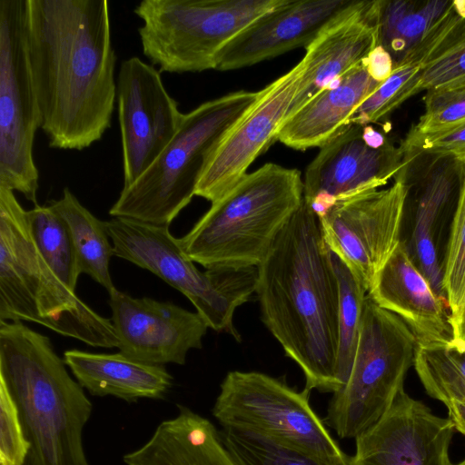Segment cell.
Here are the masks:
<instances>
[{
  "label": "cell",
  "instance_id": "ffe728a7",
  "mask_svg": "<svg viewBox=\"0 0 465 465\" xmlns=\"http://www.w3.org/2000/svg\"><path fill=\"white\" fill-rule=\"evenodd\" d=\"M377 14L378 0H354L305 48L304 71L286 118L361 64L378 46Z\"/></svg>",
  "mask_w": 465,
  "mask_h": 465
},
{
  "label": "cell",
  "instance_id": "cb8c5ba5",
  "mask_svg": "<svg viewBox=\"0 0 465 465\" xmlns=\"http://www.w3.org/2000/svg\"><path fill=\"white\" fill-rule=\"evenodd\" d=\"M64 361L91 395L114 396L126 401L163 399L173 378L163 365L149 364L124 354L66 350Z\"/></svg>",
  "mask_w": 465,
  "mask_h": 465
},
{
  "label": "cell",
  "instance_id": "ab89813d",
  "mask_svg": "<svg viewBox=\"0 0 465 465\" xmlns=\"http://www.w3.org/2000/svg\"><path fill=\"white\" fill-rule=\"evenodd\" d=\"M454 346L460 349L461 351H465V341H461L459 339H453L450 341Z\"/></svg>",
  "mask_w": 465,
  "mask_h": 465
},
{
  "label": "cell",
  "instance_id": "7a4b0ae2",
  "mask_svg": "<svg viewBox=\"0 0 465 465\" xmlns=\"http://www.w3.org/2000/svg\"><path fill=\"white\" fill-rule=\"evenodd\" d=\"M262 321L305 377V387L335 392L339 282L319 217L304 199L258 266Z\"/></svg>",
  "mask_w": 465,
  "mask_h": 465
},
{
  "label": "cell",
  "instance_id": "74e56055",
  "mask_svg": "<svg viewBox=\"0 0 465 465\" xmlns=\"http://www.w3.org/2000/svg\"><path fill=\"white\" fill-rule=\"evenodd\" d=\"M446 406L448 418L453 422L455 430L465 435V402L451 401Z\"/></svg>",
  "mask_w": 465,
  "mask_h": 465
},
{
  "label": "cell",
  "instance_id": "f35d334b",
  "mask_svg": "<svg viewBox=\"0 0 465 465\" xmlns=\"http://www.w3.org/2000/svg\"><path fill=\"white\" fill-rule=\"evenodd\" d=\"M454 339L465 341V296L458 312L450 316Z\"/></svg>",
  "mask_w": 465,
  "mask_h": 465
},
{
  "label": "cell",
  "instance_id": "7402d4cb",
  "mask_svg": "<svg viewBox=\"0 0 465 465\" xmlns=\"http://www.w3.org/2000/svg\"><path fill=\"white\" fill-rule=\"evenodd\" d=\"M381 84L363 61L286 118L275 140L295 150L320 148L349 124L357 107Z\"/></svg>",
  "mask_w": 465,
  "mask_h": 465
},
{
  "label": "cell",
  "instance_id": "9a60e30c",
  "mask_svg": "<svg viewBox=\"0 0 465 465\" xmlns=\"http://www.w3.org/2000/svg\"><path fill=\"white\" fill-rule=\"evenodd\" d=\"M116 94L124 187H127L165 149L183 114L167 92L160 71L136 56L121 64Z\"/></svg>",
  "mask_w": 465,
  "mask_h": 465
},
{
  "label": "cell",
  "instance_id": "8d00e7d4",
  "mask_svg": "<svg viewBox=\"0 0 465 465\" xmlns=\"http://www.w3.org/2000/svg\"><path fill=\"white\" fill-rule=\"evenodd\" d=\"M364 63L371 76L380 83L387 80L394 70L391 54L379 45L371 51Z\"/></svg>",
  "mask_w": 465,
  "mask_h": 465
},
{
  "label": "cell",
  "instance_id": "4fadbf2b",
  "mask_svg": "<svg viewBox=\"0 0 465 465\" xmlns=\"http://www.w3.org/2000/svg\"><path fill=\"white\" fill-rule=\"evenodd\" d=\"M402 153V163L394 177L405 184L404 216L411 225L410 240L402 242L436 293L447 300L438 245L442 226L455 211L465 163L449 155Z\"/></svg>",
  "mask_w": 465,
  "mask_h": 465
},
{
  "label": "cell",
  "instance_id": "83f0119b",
  "mask_svg": "<svg viewBox=\"0 0 465 465\" xmlns=\"http://www.w3.org/2000/svg\"><path fill=\"white\" fill-rule=\"evenodd\" d=\"M28 223L35 245L48 266L64 285L75 292L81 272L64 219L51 205H35L28 211Z\"/></svg>",
  "mask_w": 465,
  "mask_h": 465
},
{
  "label": "cell",
  "instance_id": "603a6c76",
  "mask_svg": "<svg viewBox=\"0 0 465 465\" xmlns=\"http://www.w3.org/2000/svg\"><path fill=\"white\" fill-rule=\"evenodd\" d=\"M126 465H241L214 424L190 408L162 421L139 449L123 457Z\"/></svg>",
  "mask_w": 465,
  "mask_h": 465
},
{
  "label": "cell",
  "instance_id": "1f68e13d",
  "mask_svg": "<svg viewBox=\"0 0 465 465\" xmlns=\"http://www.w3.org/2000/svg\"><path fill=\"white\" fill-rule=\"evenodd\" d=\"M442 266L443 288L451 316L458 312L465 296V170Z\"/></svg>",
  "mask_w": 465,
  "mask_h": 465
},
{
  "label": "cell",
  "instance_id": "d4e9b609",
  "mask_svg": "<svg viewBox=\"0 0 465 465\" xmlns=\"http://www.w3.org/2000/svg\"><path fill=\"white\" fill-rule=\"evenodd\" d=\"M453 1L378 0V45L394 66L407 58L452 6Z\"/></svg>",
  "mask_w": 465,
  "mask_h": 465
},
{
  "label": "cell",
  "instance_id": "5b68a950",
  "mask_svg": "<svg viewBox=\"0 0 465 465\" xmlns=\"http://www.w3.org/2000/svg\"><path fill=\"white\" fill-rule=\"evenodd\" d=\"M0 321L33 322L93 347L119 346L112 321L91 309L48 266L32 237L28 211L2 185Z\"/></svg>",
  "mask_w": 465,
  "mask_h": 465
},
{
  "label": "cell",
  "instance_id": "60d3db41",
  "mask_svg": "<svg viewBox=\"0 0 465 465\" xmlns=\"http://www.w3.org/2000/svg\"><path fill=\"white\" fill-rule=\"evenodd\" d=\"M24 465H36L31 450Z\"/></svg>",
  "mask_w": 465,
  "mask_h": 465
},
{
  "label": "cell",
  "instance_id": "836d02e7",
  "mask_svg": "<svg viewBox=\"0 0 465 465\" xmlns=\"http://www.w3.org/2000/svg\"><path fill=\"white\" fill-rule=\"evenodd\" d=\"M423 101L424 113L405 140L432 134L465 120V86L430 89Z\"/></svg>",
  "mask_w": 465,
  "mask_h": 465
},
{
  "label": "cell",
  "instance_id": "277c9868",
  "mask_svg": "<svg viewBox=\"0 0 465 465\" xmlns=\"http://www.w3.org/2000/svg\"><path fill=\"white\" fill-rule=\"evenodd\" d=\"M302 202L300 171L265 163L212 203L180 244L205 269L258 267Z\"/></svg>",
  "mask_w": 465,
  "mask_h": 465
},
{
  "label": "cell",
  "instance_id": "f546056e",
  "mask_svg": "<svg viewBox=\"0 0 465 465\" xmlns=\"http://www.w3.org/2000/svg\"><path fill=\"white\" fill-rule=\"evenodd\" d=\"M461 86H465V17L457 11L445 36L421 64L418 91Z\"/></svg>",
  "mask_w": 465,
  "mask_h": 465
},
{
  "label": "cell",
  "instance_id": "ac0fdd59",
  "mask_svg": "<svg viewBox=\"0 0 465 465\" xmlns=\"http://www.w3.org/2000/svg\"><path fill=\"white\" fill-rule=\"evenodd\" d=\"M109 305L120 352L149 364H184L190 350L202 348L209 328L197 312L117 289L109 294Z\"/></svg>",
  "mask_w": 465,
  "mask_h": 465
},
{
  "label": "cell",
  "instance_id": "9c48e42d",
  "mask_svg": "<svg viewBox=\"0 0 465 465\" xmlns=\"http://www.w3.org/2000/svg\"><path fill=\"white\" fill-rule=\"evenodd\" d=\"M417 341L396 314L367 294L349 375L332 393L325 425L340 439H355L391 406L414 363Z\"/></svg>",
  "mask_w": 465,
  "mask_h": 465
},
{
  "label": "cell",
  "instance_id": "4316f807",
  "mask_svg": "<svg viewBox=\"0 0 465 465\" xmlns=\"http://www.w3.org/2000/svg\"><path fill=\"white\" fill-rule=\"evenodd\" d=\"M413 365L430 397L445 405L465 402V351L451 342L417 344Z\"/></svg>",
  "mask_w": 465,
  "mask_h": 465
},
{
  "label": "cell",
  "instance_id": "8992f818",
  "mask_svg": "<svg viewBox=\"0 0 465 465\" xmlns=\"http://www.w3.org/2000/svg\"><path fill=\"white\" fill-rule=\"evenodd\" d=\"M258 95L259 91L240 90L183 114L171 142L135 182L123 187L110 215L169 226L195 195L198 182L219 143Z\"/></svg>",
  "mask_w": 465,
  "mask_h": 465
},
{
  "label": "cell",
  "instance_id": "e575fe53",
  "mask_svg": "<svg viewBox=\"0 0 465 465\" xmlns=\"http://www.w3.org/2000/svg\"><path fill=\"white\" fill-rule=\"evenodd\" d=\"M30 450L17 406L0 382V465H24Z\"/></svg>",
  "mask_w": 465,
  "mask_h": 465
},
{
  "label": "cell",
  "instance_id": "44dd1931",
  "mask_svg": "<svg viewBox=\"0 0 465 465\" xmlns=\"http://www.w3.org/2000/svg\"><path fill=\"white\" fill-rule=\"evenodd\" d=\"M368 295L380 307L400 317L417 344H445L454 339L447 300L436 293L402 241Z\"/></svg>",
  "mask_w": 465,
  "mask_h": 465
},
{
  "label": "cell",
  "instance_id": "6da1fadb",
  "mask_svg": "<svg viewBox=\"0 0 465 465\" xmlns=\"http://www.w3.org/2000/svg\"><path fill=\"white\" fill-rule=\"evenodd\" d=\"M107 0H28L27 52L49 146L83 150L111 126L117 97Z\"/></svg>",
  "mask_w": 465,
  "mask_h": 465
},
{
  "label": "cell",
  "instance_id": "30bf717a",
  "mask_svg": "<svg viewBox=\"0 0 465 465\" xmlns=\"http://www.w3.org/2000/svg\"><path fill=\"white\" fill-rule=\"evenodd\" d=\"M311 391L259 371H229L212 413L223 429L252 432L324 465H350L310 403Z\"/></svg>",
  "mask_w": 465,
  "mask_h": 465
},
{
  "label": "cell",
  "instance_id": "d6986e66",
  "mask_svg": "<svg viewBox=\"0 0 465 465\" xmlns=\"http://www.w3.org/2000/svg\"><path fill=\"white\" fill-rule=\"evenodd\" d=\"M354 0H284L237 34L221 51L215 70L229 71L306 48Z\"/></svg>",
  "mask_w": 465,
  "mask_h": 465
},
{
  "label": "cell",
  "instance_id": "484cf974",
  "mask_svg": "<svg viewBox=\"0 0 465 465\" xmlns=\"http://www.w3.org/2000/svg\"><path fill=\"white\" fill-rule=\"evenodd\" d=\"M65 222L76 252L80 272L89 275L102 285L108 293L116 290L109 264L114 247L104 227L68 189L62 197L50 204Z\"/></svg>",
  "mask_w": 465,
  "mask_h": 465
},
{
  "label": "cell",
  "instance_id": "52a82bcc",
  "mask_svg": "<svg viewBox=\"0 0 465 465\" xmlns=\"http://www.w3.org/2000/svg\"><path fill=\"white\" fill-rule=\"evenodd\" d=\"M284 0H143L134 8L143 54L160 73L215 69L223 47Z\"/></svg>",
  "mask_w": 465,
  "mask_h": 465
},
{
  "label": "cell",
  "instance_id": "f1b7e54d",
  "mask_svg": "<svg viewBox=\"0 0 465 465\" xmlns=\"http://www.w3.org/2000/svg\"><path fill=\"white\" fill-rule=\"evenodd\" d=\"M329 252L340 289L337 378L341 388L349 375L356 352L368 292L347 265L330 249Z\"/></svg>",
  "mask_w": 465,
  "mask_h": 465
},
{
  "label": "cell",
  "instance_id": "e0dca14e",
  "mask_svg": "<svg viewBox=\"0 0 465 465\" xmlns=\"http://www.w3.org/2000/svg\"><path fill=\"white\" fill-rule=\"evenodd\" d=\"M455 427L401 390L389 410L358 435L350 465H451Z\"/></svg>",
  "mask_w": 465,
  "mask_h": 465
},
{
  "label": "cell",
  "instance_id": "7c38bea8",
  "mask_svg": "<svg viewBox=\"0 0 465 465\" xmlns=\"http://www.w3.org/2000/svg\"><path fill=\"white\" fill-rule=\"evenodd\" d=\"M387 189L336 200L319 217L323 241L369 292L401 241L406 187L394 177Z\"/></svg>",
  "mask_w": 465,
  "mask_h": 465
},
{
  "label": "cell",
  "instance_id": "ba28073f",
  "mask_svg": "<svg viewBox=\"0 0 465 465\" xmlns=\"http://www.w3.org/2000/svg\"><path fill=\"white\" fill-rule=\"evenodd\" d=\"M104 227L114 256L150 271L181 292L209 328L241 340L233 314L255 292L258 267L201 272L169 226L114 217L104 221Z\"/></svg>",
  "mask_w": 465,
  "mask_h": 465
},
{
  "label": "cell",
  "instance_id": "4dcf8cb0",
  "mask_svg": "<svg viewBox=\"0 0 465 465\" xmlns=\"http://www.w3.org/2000/svg\"><path fill=\"white\" fill-rule=\"evenodd\" d=\"M421 65L401 64L355 110L349 124L370 125L385 119L403 102L419 94Z\"/></svg>",
  "mask_w": 465,
  "mask_h": 465
},
{
  "label": "cell",
  "instance_id": "3957f363",
  "mask_svg": "<svg viewBox=\"0 0 465 465\" xmlns=\"http://www.w3.org/2000/svg\"><path fill=\"white\" fill-rule=\"evenodd\" d=\"M50 339L0 321V382L13 397L36 465H88L83 430L93 404Z\"/></svg>",
  "mask_w": 465,
  "mask_h": 465
},
{
  "label": "cell",
  "instance_id": "d6a6232c",
  "mask_svg": "<svg viewBox=\"0 0 465 465\" xmlns=\"http://www.w3.org/2000/svg\"><path fill=\"white\" fill-rule=\"evenodd\" d=\"M221 433L241 465H324L259 434L230 429Z\"/></svg>",
  "mask_w": 465,
  "mask_h": 465
},
{
  "label": "cell",
  "instance_id": "d590c367",
  "mask_svg": "<svg viewBox=\"0 0 465 465\" xmlns=\"http://www.w3.org/2000/svg\"><path fill=\"white\" fill-rule=\"evenodd\" d=\"M402 152L420 151L449 155L465 163V120L440 132L405 140L400 144Z\"/></svg>",
  "mask_w": 465,
  "mask_h": 465
},
{
  "label": "cell",
  "instance_id": "2e32d148",
  "mask_svg": "<svg viewBox=\"0 0 465 465\" xmlns=\"http://www.w3.org/2000/svg\"><path fill=\"white\" fill-rule=\"evenodd\" d=\"M304 71L302 59L259 91L255 103L238 120L212 153L195 195L215 202L235 185L267 150L287 117Z\"/></svg>",
  "mask_w": 465,
  "mask_h": 465
},
{
  "label": "cell",
  "instance_id": "8fae6325",
  "mask_svg": "<svg viewBox=\"0 0 465 465\" xmlns=\"http://www.w3.org/2000/svg\"><path fill=\"white\" fill-rule=\"evenodd\" d=\"M28 0H0V185L36 204L41 114L27 52Z\"/></svg>",
  "mask_w": 465,
  "mask_h": 465
},
{
  "label": "cell",
  "instance_id": "b9f144b4",
  "mask_svg": "<svg viewBox=\"0 0 465 465\" xmlns=\"http://www.w3.org/2000/svg\"><path fill=\"white\" fill-rule=\"evenodd\" d=\"M455 465H465V459L462 461H460V463L455 464Z\"/></svg>",
  "mask_w": 465,
  "mask_h": 465
},
{
  "label": "cell",
  "instance_id": "5bb4252c",
  "mask_svg": "<svg viewBox=\"0 0 465 465\" xmlns=\"http://www.w3.org/2000/svg\"><path fill=\"white\" fill-rule=\"evenodd\" d=\"M403 153L370 125L350 124L320 147L303 179V199L318 216L336 200L379 189L394 177Z\"/></svg>",
  "mask_w": 465,
  "mask_h": 465
}]
</instances>
